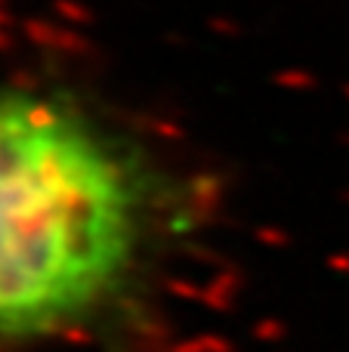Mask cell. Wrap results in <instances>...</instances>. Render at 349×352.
<instances>
[{
    "label": "cell",
    "mask_w": 349,
    "mask_h": 352,
    "mask_svg": "<svg viewBox=\"0 0 349 352\" xmlns=\"http://www.w3.org/2000/svg\"><path fill=\"white\" fill-rule=\"evenodd\" d=\"M148 223L139 155L68 99L0 87V340L99 312L133 275Z\"/></svg>",
    "instance_id": "obj_1"
}]
</instances>
